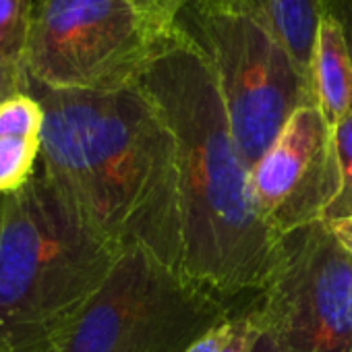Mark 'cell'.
<instances>
[{"instance_id":"obj_10","label":"cell","mask_w":352,"mask_h":352,"mask_svg":"<svg viewBox=\"0 0 352 352\" xmlns=\"http://www.w3.org/2000/svg\"><path fill=\"white\" fill-rule=\"evenodd\" d=\"M313 100L333 129L352 112V60L342 32L329 17H321L311 58Z\"/></svg>"},{"instance_id":"obj_7","label":"cell","mask_w":352,"mask_h":352,"mask_svg":"<svg viewBox=\"0 0 352 352\" xmlns=\"http://www.w3.org/2000/svg\"><path fill=\"white\" fill-rule=\"evenodd\" d=\"M249 309L282 352H352V255L325 220L280 236Z\"/></svg>"},{"instance_id":"obj_20","label":"cell","mask_w":352,"mask_h":352,"mask_svg":"<svg viewBox=\"0 0 352 352\" xmlns=\"http://www.w3.org/2000/svg\"><path fill=\"white\" fill-rule=\"evenodd\" d=\"M251 352H282V350H280V348L276 346V342L259 327V336H257V340H255Z\"/></svg>"},{"instance_id":"obj_21","label":"cell","mask_w":352,"mask_h":352,"mask_svg":"<svg viewBox=\"0 0 352 352\" xmlns=\"http://www.w3.org/2000/svg\"><path fill=\"white\" fill-rule=\"evenodd\" d=\"M15 352H56L52 344H42V346H34L28 350H15Z\"/></svg>"},{"instance_id":"obj_11","label":"cell","mask_w":352,"mask_h":352,"mask_svg":"<svg viewBox=\"0 0 352 352\" xmlns=\"http://www.w3.org/2000/svg\"><path fill=\"white\" fill-rule=\"evenodd\" d=\"M42 137L0 135V195L19 191L38 172Z\"/></svg>"},{"instance_id":"obj_3","label":"cell","mask_w":352,"mask_h":352,"mask_svg":"<svg viewBox=\"0 0 352 352\" xmlns=\"http://www.w3.org/2000/svg\"><path fill=\"white\" fill-rule=\"evenodd\" d=\"M116 251L38 170L0 195V340L15 350L50 344L112 270Z\"/></svg>"},{"instance_id":"obj_15","label":"cell","mask_w":352,"mask_h":352,"mask_svg":"<svg viewBox=\"0 0 352 352\" xmlns=\"http://www.w3.org/2000/svg\"><path fill=\"white\" fill-rule=\"evenodd\" d=\"M249 305L236 311L232 338H230V342L226 344V348L222 352H251L253 350V344H255V340L259 336V325H257Z\"/></svg>"},{"instance_id":"obj_16","label":"cell","mask_w":352,"mask_h":352,"mask_svg":"<svg viewBox=\"0 0 352 352\" xmlns=\"http://www.w3.org/2000/svg\"><path fill=\"white\" fill-rule=\"evenodd\" d=\"M30 77L19 60H0V106L19 94H30Z\"/></svg>"},{"instance_id":"obj_8","label":"cell","mask_w":352,"mask_h":352,"mask_svg":"<svg viewBox=\"0 0 352 352\" xmlns=\"http://www.w3.org/2000/svg\"><path fill=\"white\" fill-rule=\"evenodd\" d=\"M340 191L333 129L315 104L298 108L249 172L251 204L280 239L323 220Z\"/></svg>"},{"instance_id":"obj_6","label":"cell","mask_w":352,"mask_h":352,"mask_svg":"<svg viewBox=\"0 0 352 352\" xmlns=\"http://www.w3.org/2000/svg\"><path fill=\"white\" fill-rule=\"evenodd\" d=\"M164 36L133 0H36L21 65L48 89H122Z\"/></svg>"},{"instance_id":"obj_18","label":"cell","mask_w":352,"mask_h":352,"mask_svg":"<svg viewBox=\"0 0 352 352\" xmlns=\"http://www.w3.org/2000/svg\"><path fill=\"white\" fill-rule=\"evenodd\" d=\"M234 315L230 319H226L224 323L216 325L214 329H210L187 352H222L226 348V344L230 342V338H232V331H234Z\"/></svg>"},{"instance_id":"obj_4","label":"cell","mask_w":352,"mask_h":352,"mask_svg":"<svg viewBox=\"0 0 352 352\" xmlns=\"http://www.w3.org/2000/svg\"><path fill=\"white\" fill-rule=\"evenodd\" d=\"M234 313L183 272L133 247L120 251L50 344L56 352H187Z\"/></svg>"},{"instance_id":"obj_19","label":"cell","mask_w":352,"mask_h":352,"mask_svg":"<svg viewBox=\"0 0 352 352\" xmlns=\"http://www.w3.org/2000/svg\"><path fill=\"white\" fill-rule=\"evenodd\" d=\"M329 228H331V232L336 234V239L340 241V245L352 255V218H350V220L331 222Z\"/></svg>"},{"instance_id":"obj_13","label":"cell","mask_w":352,"mask_h":352,"mask_svg":"<svg viewBox=\"0 0 352 352\" xmlns=\"http://www.w3.org/2000/svg\"><path fill=\"white\" fill-rule=\"evenodd\" d=\"M36 0H0V60L23 58Z\"/></svg>"},{"instance_id":"obj_12","label":"cell","mask_w":352,"mask_h":352,"mask_svg":"<svg viewBox=\"0 0 352 352\" xmlns=\"http://www.w3.org/2000/svg\"><path fill=\"white\" fill-rule=\"evenodd\" d=\"M333 147L340 168V191L327 208V224L352 218V112L333 126Z\"/></svg>"},{"instance_id":"obj_22","label":"cell","mask_w":352,"mask_h":352,"mask_svg":"<svg viewBox=\"0 0 352 352\" xmlns=\"http://www.w3.org/2000/svg\"><path fill=\"white\" fill-rule=\"evenodd\" d=\"M0 352H11V350L3 344V340H0Z\"/></svg>"},{"instance_id":"obj_14","label":"cell","mask_w":352,"mask_h":352,"mask_svg":"<svg viewBox=\"0 0 352 352\" xmlns=\"http://www.w3.org/2000/svg\"><path fill=\"white\" fill-rule=\"evenodd\" d=\"M189 0H133L141 15L160 32L168 34Z\"/></svg>"},{"instance_id":"obj_17","label":"cell","mask_w":352,"mask_h":352,"mask_svg":"<svg viewBox=\"0 0 352 352\" xmlns=\"http://www.w3.org/2000/svg\"><path fill=\"white\" fill-rule=\"evenodd\" d=\"M323 15L336 21L352 60V0H321Z\"/></svg>"},{"instance_id":"obj_2","label":"cell","mask_w":352,"mask_h":352,"mask_svg":"<svg viewBox=\"0 0 352 352\" xmlns=\"http://www.w3.org/2000/svg\"><path fill=\"white\" fill-rule=\"evenodd\" d=\"M135 85L179 145L183 274L239 311L267 282L280 239L253 210L251 170L234 141L216 73L172 28Z\"/></svg>"},{"instance_id":"obj_9","label":"cell","mask_w":352,"mask_h":352,"mask_svg":"<svg viewBox=\"0 0 352 352\" xmlns=\"http://www.w3.org/2000/svg\"><path fill=\"white\" fill-rule=\"evenodd\" d=\"M228 3L247 11L288 50L298 73L311 87V58L319 21L323 17L321 0H228Z\"/></svg>"},{"instance_id":"obj_5","label":"cell","mask_w":352,"mask_h":352,"mask_svg":"<svg viewBox=\"0 0 352 352\" xmlns=\"http://www.w3.org/2000/svg\"><path fill=\"white\" fill-rule=\"evenodd\" d=\"M212 65L239 151L249 170L290 116L315 104L288 50L228 0H189L174 25Z\"/></svg>"},{"instance_id":"obj_1","label":"cell","mask_w":352,"mask_h":352,"mask_svg":"<svg viewBox=\"0 0 352 352\" xmlns=\"http://www.w3.org/2000/svg\"><path fill=\"white\" fill-rule=\"evenodd\" d=\"M30 94L44 108L38 170L50 185L116 251L141 247L183 272L179 145L155 104L139 85Z\"/></svg>"}]
</instances>
